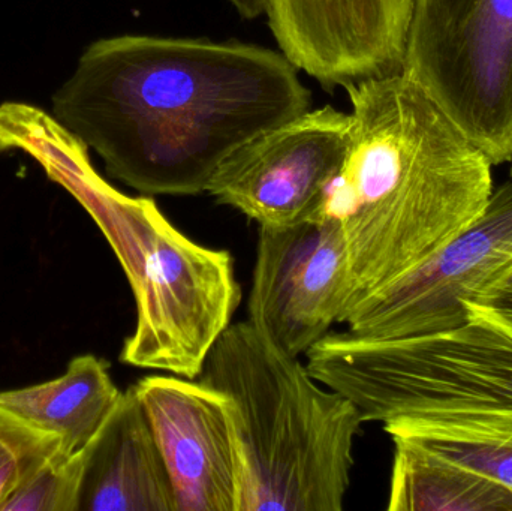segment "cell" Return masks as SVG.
Returning a JSON list of instances; mask_svg holds the SVG:
<instances>
[{"label": "cell", "instance_id": "6da1fadb", "mask_svg": "<svg viewBox=\"0 0 512 511\" xmlns=\"http://www.w3.org/2000/svg\"><path fill=\"white\" fill-rule=\"evenodd\" d=\"M282 51L239 41L119 35L93 41L51 114L143 195H198L246 141L309 110Z\"/></svg>", "mask_w": 512, "mask_h": 511}, {"label": "cell", "instance_id": "7a4b0ae2", "mask_svg": "<svg viewBox=\"0 0 512 511\" xmlns=\"http://www.w3.org/2000/svg\"><path fill=\"white\" fill-rule=\"evenodd\" d=\"M343 89L352 110L348 147L315 213L334 219L345 237L352 308L426 263L483 213L493 164L405 72Z\"/></svg>", "mask_w": 512, "mask_h": 511}, {"label": "cell", "instance_id": "3957f363", "mask_svg": "<svg viewBox=\"0 0 512 511\" xmlns=\"http://www.w3.org/2000/svg\"><path fill=\"white\" fill-rule=\"evenodd\" d=\"M198 378L233 404L240 511L343 510L364 423L346 396L315 380L249 320L219 336Z\"/></svg>", "mask_w": 512, "mask_h": 511}, {"label": "cell", "instance_id": "277c9868", "mask_svg": "<svg viewBox=\"0 0 512 511\" xmlns=\"http://www.w3.org/2000/svg\"><path fill=\"white\" fill-rule=\"evenodd\" d=\"M54 180L92 213L131 282L137 324L120 360L197 380L242 300L233 255L186 237L152 198L116 191L89 155L69 162Z\"/></svg>", "mask_w": 512, "mask_h": 511}, {"label": "cell", "instance_id": "5b68a950", "mask_svg": "<svg viewBox=\"0 0 512 511\" xmlns=\"http://www.w3.org/2000/svg\"><path fill=\"white\" fill-rule=\"evenodd\" d=\"M439 335L366 339L328 333L307 371L360 410L364 423L453 413H512V327L474 303Z\"/></svg>", "mask_w": 512, "mask_h": 511}, {"label": "cell", "instance_id": "8992f818", "mask_svg": "<svg viewBox=\"0 0 512 511\" xmlns=\"http://www.w3.org/2000/svg\"><path fill=\"white\" fill-rule=\"evenodd\" d=\"M403 72L493 165L512 161V0H415Z\"/></svg>", "mask_w": 512, "mask_h": 511}, {"label": "cell", "instance_id": "52a82bcc", "mask_svg": "<svg viewBox=\"0 0 512 511\" xmlns=\"http://www.w3.org/2000/svg\"><path fill=\"white\" fill-rule=\"evenodd\" d=\"M351 305L348 251L334 219L313 213L289 227H259L249 321L274 347L306 356Z\"/></svg>", "mask_w": 512, "mask_h": 511}, {"label": "cell", "instance_id": "ba28073f", "mask_svg": "<svg viewBox=\"0 0 512 511\" xmlns=\"http://www.w3.org/2000/svg\"><path fill=\"white\" fill-rule=\"evenodd\" d=\"M512 260V182L480 216L408 275L352 306L342 323L366 339L439 335L466 323L465 305Z\"/></svg>", "mask_w": 512, "mask_h": 511}, {"label": "cell", "instance_id": "9c48e42d", "mask_svg": "<svg viewBox=\"0 0 512 511\" xmlns=\"http://www.w3.org/2000/svg\"><path fill=\"white\" fill-rule=\"evenodd\" d=\"M351 116L324 105L256 135L213 174L207 191L259 227L282 228L321 206L348 147Z\"/></svg>", "mask_w": 512, "mask_h": 511}, {"label": "cell", "instance_id": "30bf717a", "mask_svg": "<svg viewBox=\"0 0 512 511\" xmlns=\"http://www.w3.org/2000/svg\"><path fill=\"white\" fill-rule=\"evenodd\" d=\"M161 449L177 511H240L243 459L233 404L203 381L150 375L134 384Z\"/></svg>", "mask_w": 512, "mask_h": 511}, {"label": "cell", "instance_id": "8fae6325", "mask_svg": "<svg viewBox=\"0 0 512 511\" xmlns=\"http://www.w3.org/2000/svg\"><path fill=\"white\" fill-rule=\"evenodd\" d=\"M415 0H271L289 62L325 89L403 71Z\"/></svg>", "mask_w": 512, "mask_h": 511}, {"label": "cell", "instance_id": "7c38bea8", "mask_svg": "<svg viewBox=\"0 0 512 511\" xmlns=\"http://www.w3.org/2000/svg\"><path fill=\"white\" fill-rule=\"evenodd\" d=\"M80 511H177L173 485L134 386L83 447Z\"/></svg>", "mask_w": 512, "mask_h": 511}, {"label": "cell", "instance_id": "4fadbf2b", "mask_svg": "<svg viewBox=\"0 0 512 511\" xmlns=\"http://www.w3.org/2000/svg\"><path fill=\"white\" fill-rule=\"evenodd\" d=\"M120 396L108 363L84 354L74 357L65 374L54 380L0 392V404L39 428L59 434L62 452L72 455L95 437Z\"/></svg>", "mask_w": 512, "mask_h": 511}, {"label": "cell", "instance_id": "5bb4252c", "mask_svg": "<svg viewBox=\"0 0 512 511\" xmlns=\"http://www.w3.org/2000/svg\"><path fill=\"white\" fill-rule=\"evenodd\" d=\"M393 471L387 510L512 511V492L493 480L391 437Z\"/></svg>", "mask_w": 512, "mask_h": 511}, {"label": "cell", "instance_id": "9a60e30c", "mask_svg": "<svg viewBox=\"0 0 512 511\" xmlns=\"http://www.w3.org/2000/svg\"><path fill=\"white\" fill-rule=\"evenodd\" d=\"M384 429L512 492V413L402 417Z\"/></svg>", "mask_w": 512, "mask_h": 511}, {"label": "cell", "instance_id": "2e32d148", "mask_svg": "<svg viewBox=\"0 0 512 511\" xmlns=\"http://www.w3.org/2000/svg\"><path fill=\"white\" fill-rule=\"evenodd\" d=\"M59 453H63L59 434L39 428L0 404V507Z\"/></svg>", "mask_w": 512, "mask_h": 511}, {"label": "cell", "instance_id": "e0dca14e", "mask_svg": "<svg viewBox=\"0 0 512 511\" xmlns=\"http://www.w3.org/2000/svg\"><path fill=\"white\" fill-rule=\"evenodd\" d=\"M83 449L54 456L23 483L0 511H80Z\"/></svg>", "mask_w": 512, "mask_h": 511}, {"label": "cell", "instance_id": "ac0fdd59", "mask_svg": "<svg viewBox=\"0 0 512 511\" xmlns=\"http://www.w3.org/2000/svg\"><path fill=\"white\" fill-rule=\"evenodd\" d=\"M501 323L512 327V260L489 279L471 300Z\"/></svg>", "mask_w": 512, "mask_h": 511}, {"label": "cell", "instance_id": "d6986e66", "mask_svg": "<svg viewBox=\"0 0 512 511\" xmlns=\"http://www.w3.org/2000/svg\"><path fill=\"white\" fill-rule=\"evenodd\" d=\"M239 12L240 17L246 20H255L261 15L267 14L271 0H228Z\"/></svg>", "mask_w": 512, "mask_h": 511}, {"label": "cell", "instance_id": "ffe728a7", "mask_svg": "<svg viewBox=\"0 0 512 511\" xmlns=\"http://www.w3.org/2000/svg\"><path fill=\"white\" fill-rule=\"evenodd\" d=\"M512 162V161H511ZM511 176H512V167H511Z\"/></svg>", "mask_w": 512, "mask_h": 511}]
</instances>
